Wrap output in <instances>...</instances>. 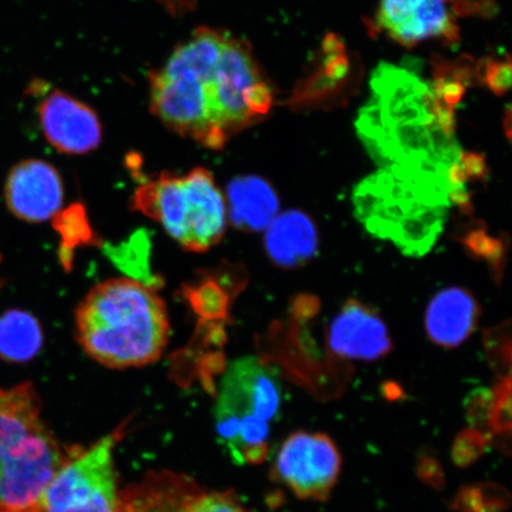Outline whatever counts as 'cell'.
Listing matches in <instances>:
<instances>
[{
	"instance_id": "6da1fadb",
	"label": "cell",
	"mask_w": 512,
	"mask_h": 512,
	"mask_svg": "<svg viewBox=\"0 0 512 512\" xmlns=\"http://www.w3.org/2000/svg\"><path fill=\"white\" fill-rule=\"evenodd\" d=\"M360 133L384 171L395 176L460 185L470 176L469 157L454 139V106L465 88L445 74L434 85L407 70L381 67Z\"/></svg>"
},
{
	"instance_id": "7a4b0ae2",
	"label": "cell",
	"mask_w": 512,
	"mask_h": 512,
	"mask_svg": "<svg viewBox=\"0 0 512 512\" xmlns=\"http://www.w3.org/2000/svg\"><path fill=\"white\" fill-rule=\"evenodd\" d=\"M76 336L88 356L115 369L144 367L162 356L170 322L164 300L139 281L96 285L76 311Z\"/></svg>"
},
{
	"instance_id": "3957f363",
	"label": "cell",
	"mask_w": 512,
	"mask_h": 512,
	"mask_svg": "<svg viewBox=\"0 0 512 512\" xmlns=\"http://www.w3.org/2000/svg\"><path fill=\"white\" fill-rule=\"evenodd\" d=\"M66 457L44 425L34 386L0 388V512H41L44 491Z\"/></svg>"
},
{
	"instance_id": "277c9868",
	"label": "cell",
	"mask_w": 512,
	"mask_h": 512,
	"mask_svg": "<svg viewBox=\"0 0 512 512\" xmlns=\"http://www.w3.org/2000/svg\"><path fill=\"white\" fill-rule=\"evenodd\" d=\"M226 31L198 28L150 76L153 114L179 136L211 150L228 142L216 126L208 98V78Z\"/></svg>"
},
{
	"instance_id": "5b68a950",
	"label": "cell",
	"mask_w": 512,
	"mask_h": 512,
	"mask_svg": "<svg viewBox=\"0 0 512 512\" xmlns=\"http://www.w3.org/2000/svg\"><path fill=\"white\" fill-rule=\"evenodd\" d=\"M281 400L277 371L266 361L248 356L229 364L217 394L215 427L219 443L235 464L264 462Z\"/></svg>"
},
{
	"instance_id": "8992f818",
	"label": "cell",
	"mask_w": 512,
	"mask_h": 512,
	"mask_svg": "<svg viewBox=\"0 0 512 512\" xmlns=\"http://www.w3.org/2000/svg\"><path fill=\"white\" fill-rule=\"evenodd\" d=\"M463 201L456 191L433 182L412 181L381 170L358 187L355 204L375 234L407 253H425L443 228L451 204Z\"/></svg>"
},
{
	"instance_id": "52a82bcc",
	"label": "cell",
	"mask_w": 512,
	"mask_h": 512,
	"mask_svg": "<svg viewBox=\"0 0 512 512\" xmlns=\"http://www.w3.org/2000/svg\"><path fill=\"white\" fill-rule=\"evenodd\" d=\"M134 208L192 252L208 251L226 230V201L211 172L203 168L184 176L163 174L143 184L134 195Z\"/></svg>"
},
{
	"instance_id": "ba28073f",
	"label": "cell",
	"mask_w": 512,
	"mask_h": 512,
	"mask_svg": "<svg viewBox=\"0 0 512 512\" xmlns=\"http://www.w3.org/2000/svg\"><path fill=\"white\" fill-rule=\"evenodd\" d=\"M208 95L215 124L227 140L259 123L274 104L273 88L252 48L229 32L211 69Z\"/></svg>"
},
{
	"instance_id": "9c48e42d",
	"label": "cell",
	"mask_w": 512,
	"mask_h": 512,
	"mask_svg": "<svg viewBox=\"0 0 512 512\" xmlns=\"http://www.w3.org/2000/svg\"><path fill=\"white\" fill-rule=\"evenodd\" d=\"M121 435L119 430L87 448H69L44 491L41 512H121L114 463V448Z\"/></svg>"
},
{
	"instance_id": "30bf717a",
	"label": "cell",
	"mask_w": 512,
	"mask_h": 512,
	"mask_svg": "<svg viewBox=\"0 0 512 512\" xmlns=\"http://www.w3.org/2000/svg\"><path fill=\"white\" fill-rule=\"evenodd\" d=\"M478 0H380L376 29L405 48L430 41L454 43L460 19L491 11Z\"/></svg>"
},
{
	"instance_id": "8fae6325",
	"label": "cell",
	"mask_w": 512,
	"mask_h": 512,
	"mask_svg": "<svg viewBox=\"0 0 512 512\" xmlns=\"http://www.w3.org/2000/svg\"><path fill=\"white\" fill-rule=\"evenodd\" d=\"M341 466V454L328 435L300 431L291 434L281 446L273 475L299 498L326 501Z\"/></svg>"
},
{
	"instance_id": "7c38bea8",
	"label": "cell",
	"mask_w": 512,
	"mask_h": 512,
	"mask_svg": "<svg viewBox=\"0 0 512 512\" xmlns=\"http://www.w3.org/2000/svg\"><path fill=\"white\" fill-rule=\"evenodd\" d=\"M38 118L48 143L66 155H86L101 144L98 113L60 89L50 91L38 102Z\"/></svg>"
},
{
	"instance_id": "4fadbf2b",
	"label": "cell",
	"mask_w": 512,
	"mask_h": 512,
	"mask_svg": "<svg viewBox=\"0 0 512 512\" xmlns=\"http://www.w3.org/2000/svg\"><path fill=\"white\" fill-rule=\"evenodd\" d=\"M5 198L12 214L29 222H43L60 213L64 191L59 172L43 160L31 159L11 170Z\"/></svg>"
},
{
	"instance_id": "5bb4252c",
	"label": "cell",
	"mask_w": 512,
	"mask_h": 512,
	"mask_svg": "<svg viewBox=\"0 0 512 512\" xmlns=\"http://www.w3.org/2000/svg\"><path fill=\"white\" fill-rule=\"evenodd\" d=\"M329 345L335 355L350 361H376L392 349L381 318L356 300H350L331 323Z\"/></svg>"
},
{
	"instance_id": "9a60e30c",
	"label": "cell",
	"mask_w": 512,
	"mask_h": 512,
	"mask_svg": "<svg viewBox=\"0 0 512 512\" xmlns=\"http://www.w3.org/2000/svg\"><path fill=\"white\" fill-rule=\"evenodd\" d=\"M198 488L188 476L171 471L152 472L121 491V512H184Z\"/></svg>"
},
{
	"instance_id": "2e32d148",
	"label": "cell",
	"mask_w": 512,
	"mask_h": 512,
	"mask_svg": "<svg viewBox=\"0 0 512 512\" xmlns=\"http://www.w3.org/2000/svg\"><path fill=\"white\" fill-rule=\"evenodd\" d=\"M475 298L463 288L452 287L435 296L427 309V334L443 347H458L470 337L478 322Z\"/></svg>"
},
{
	"instance_id": "e0dca14e",
	"label": "cell",
	"mask_w": 512,
	"mask_h": 512,
	"mask_svg": "<svg viewBox=\"0 0 512 512\" xmlns=\"http://www.w3.org/2000/svg\"><path fill=\"white\" fill-rule=\"evenodd\" d=\"M267 228V253L275 264L302 266L316 254L318 235L315 224L300 211H286L275 217Z\"/></svg>"
},
{
	"instance_id": "ac0fdd59",
	"label": "cell",
	"mask_w": 512,
	"mask_h": 512,
	"mask_svg": "<svg viewBox=\"0 0 512 512\" xmlns=\"http://www.w3.org/2000/svg\"><path fill=\"white\" fill-rule=\"evenodd\" d=\"M230 214L236 226L265 229L277 217L279 201L270 184L258 177L240 178L230 185Z\"/></svg>"
},
{
	"instance_id": "d6986e66",
	"label": "cell",
	"mask_w": 512,
	"mask_h": 512,
	"mask_svg": "<svg viewBox=\"0 0 512 512\" xmlns=\"http://www.w3.org/2000/svg\"><path fill=\"white\" fill-rule=\"evenodd\" d=\"M43 331L38 320L28 312L11 310L0 317V358L4 361L29 362L40 352Z\"/></svg>"
},
{
	"instance_id": "ffe728a7",
	"label": "cell",
	"mask_w": 512,
	"mask_h": 512,
	"mask_svg": "<svg viewBox=\"0 0 512 512\" xmlns=\"http://www.w3.org/2000/svg\"><path fill=\"white\" fill-rule=\"evenodd\" d=\"M184 512H252L230 492L204 491L198 488Z\"/></svg>"
},
{
	"instance_id": "44dd1931",
	"label": "cell",
	"mask_w": 512,
	"mask_h": 512,
	"mask_svg": "<svg viewBox=\"0 0 512 512\" xmlns=\"http://www.w3.org/2000/svg\"><path fill=\"white\" fill-rule=\"evenodd\" d=\"M484 81L492 92L501 95L508 91L511 85V63L503 61H488L485 64Z\"/></svg>"
},
{
	"instance_id": "7402d4cb",
	"label": "cell",
	"mask_w": 512,
	"mask_h": 512,
	"mask_svg": "<svg viewBox=\"0 0 512 512\" xmlns=\"http://www.w3.org/2000/svg\"><path fill=\"white\" fill-rule=\"evenodd\" d=\"M0 261H2V255H0ZM0 285H2V281H0Z\"/></svg>"
}]
</instances>
